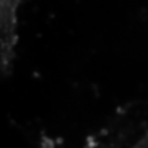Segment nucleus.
<instances>
[{
	"label": "nucleus",
	"instance_id": "f257e3e1",
	"mask_svg": "<svg viewBox=\"0 0 148 148\" xmlns=\"http://www.w3.org/2000/svg\"><path fill=\"white\" fill-rule=\"evenodd\" d=\"M23 0H0V66L3 75H8L14 66L19 14Z\"/></svg>",
	"mask_w": 148,
	"mask_h": 148
}]
</instances>
